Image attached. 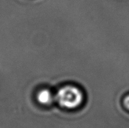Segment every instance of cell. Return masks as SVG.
<instances>
[{"instance_id":"1","label":"cell","mask_w":129,"mask_h":128,"mask_svg":"<svg viewBox=\"0 0 129 128\" xmlns=\"http://www.w3.org/2000/svg\"><path fill=\"white\" fill-rule=\"evenodd\" d=\"M55 100L61 107L73 110L82 105L84 94L79 88L67 85L58 90L55 94Z\"/></svg>"},{"instance_id":"2","label":"cell","mask_w":129,"mask_h":128,"mask_svg":"<svg viewBox=\"0 0 129 128\" xmlns=\"http://www.w3.org/2000/svg\"><path fill=\"white\" fill-rule=\"evenodd\" d=\"M35 99L37 102L43 106H48L53 104L55 100V95H54L51 90L48 88H42L37 92Z\"/></svg>"},{"instance_id":"3","label":"cell","mask_w":129,"mask_h":128,"mask_svg":"<svg viewBox=\"0 0 129 128\" xmlns=\"http://www.w3.org/2000/svg\"><path fill=\"white\" fill-rule=\"evenodd\" d=\"M124 105L126 107V109L129 111V94L127 95L126 97H125L124 99Z\"/></svg>"}]
</instances>
